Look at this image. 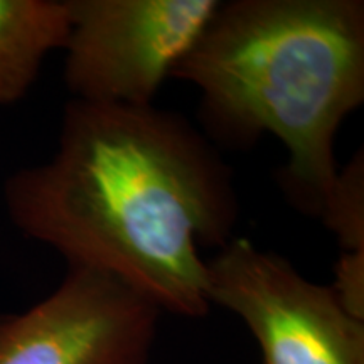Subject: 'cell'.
<instances>
[{"instance_id":"277c9868","label":"cell","mask_w":364,"mask_h":364,"mask_svg":"<svg viewBox=\"0 0 364 364\" xmlns=\"http://www.w3.org/2000/svg\"><path fill=\"white\" fill-rule=\"evenodd\" d=\"M208 297L236 314L262 364H364V318L332 287L307 280L280 255L235 236L208 262Z\"/></svg>"},{"instance_id":"7a4b0ae2","label":"cell","mask_w":364,"mask_h":364,"mask_svg":"<svg viewBox=\"0 0 364 364\" xmlns=\"http://www.w3.org/2000/svg\"><path fill=\"white\" fill-rule=\"evenodd\" d=\"M171 78L201 90L208 139L233 149L280 139L289 161L277 184L321 216L339 174L336 134L364 102V2H221Z\"/></svg>"},{"instance_id":"6da1fadb","label":"cell","mask_w":364,"mask_h":364,"mask_svg":"<svg viewBox=\"0 0 364 364\" xmlns=\"http://www.w3.org/2000/svg\"><path fill=\"white\" fill-rule=\"evenodd\" d=\"M14 226L68 267L108 273L162 311L204 317L201 247L235 238L233 169L184 115L70 100L48 162L4 184Z\"/></svg>"},{"instance_id":"52a82bcc","label":"cell","mask_w":364,"mask_h":364,"mask_svg":"<svg viewBox=\"0 0 364 364\" xmlns=\"http://www.w3.org/2000/svg\"><path fill=\"white\" fill-rule=\"evenodd\" d=\"M341 245L334 292L353 316L364 318V156L339 169L321 215Z\"/></svg>"},{"instance_id":"8992f818","label":"cell","mask_w":364,"mask_h":364,"mask_svg":"<svg viewBox=\"0 0 364 364\" xmlns=\"http://www.w3.org/2000/svg\"><path fill=\"white\" fill-rule=\"evenodd\" d=\"M68 34L66 0H0V107L26 97Z\"/></svg>"},{"instance_id":"5b68a950","label":"cell","mask_w":364,"mask_h":364,"mask_svg":"<svg viewBox=\"0 0 364 364\" xmlns=\"http://www.w3.org/2000/svg\"><path fill=\"white\" fill-rule=\"evenodd\" d=\"M159 316L115 277L68 267L44 300L0 316V364H147Z\"/></svg>"},{"instance_id":"3957f363","label":"cell","mask_w":364,"mask_h":364,"mask_svg":"<svg viewBox=\"0 0 364 364\" xmlns=\"http://www.w3.org/2000/svg\"><path fill=\"white\" fill-rule=\"evenodd\" d=\"M63 51L73 100L154 105L221 0H66Z\"/></svg>"}]
</instances>
